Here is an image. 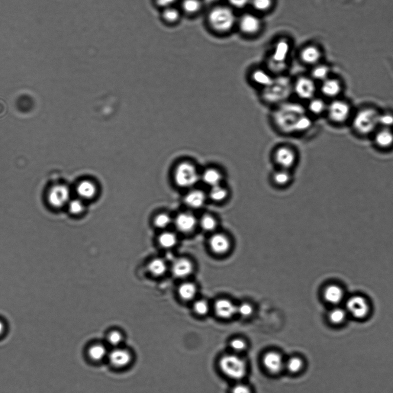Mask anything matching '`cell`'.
Wrapping results in <instances>:
<instances>
[{
	"label": "cell",
	"instance_id": "7402d4cb",
	"mask_svg": "<svg viewBox=\"0 0 393 393\" xmlns=\"http://www.w3.org/2000/svg\"><path fill=\"white\" fill-rule=\"evenodd\" d=\"M175 224L177 230L179 232L188 234L195 230L196 224V218L189 212H182L177 215Z\"/></svg>",
	"mask_w": 393,
	"mask_h": 393
},
{
	"label": "cell",
	"instance_id": "8992f818",
	"mask_svg": "<svg viewBox=\"0 0 393 393\" xmlns=\"http://www.w3.org/2000/svg\"><path fill=\"white\" fill-rule=\"evenodd\" d=\"M211 26L218 32H226L231 30L235 22L233 11L226 6H219L212 9L208 15Z\"/></svg>",
	"mask_w": 393,
	"mask_h": 393
},
{
	"label": "cell",
	"instance_id": "1f68e13d",
	"mask_svg": "<svg viewBox=\"0 0 393 393\" xmlns=\"http://www.w3.org/2000/svg\"><path fill=\"white\" fill-rule=\"evenodd\" d=\"M148 270L154 277L162 276L167 270L166 262L160 258H155L148 263Z\"/></svg>",
	"mask_w": 393,
	"mask_h": 393
},
{
	"label": "cell",
	"instance_id": "9c48e42d",
	"mask_svg": "<svg viewBox=\"0 0 393 393\" xmlns=\"http://www.w3.org/2000/svg\"><path fill=\"white\" fill-rule=\"evenodd\" d=\"M352 115V107L346 100L337 98L328 102L326 114L330 122L342 125L349 120Z\"/></svg>",
	"mask_w": 393,
	"mask_h": 393
},
{
	"label": "cell",
	"instance_id": "ee69618b",
	"mask_svg": "<svg viewBox=\"0 0 393 393\" xmlns=\"http://www.w3.org/2000/svg\"><path fill=\"white\" fill-rule=\"evenodd\" d=\"M193 310L196 314L200 315V316H204L208 313L209 305L205 300H198L196 301L193 305Z\"/></svg>",
	"mask_w": 393,
	"mask_h": 393
},
{
	"label": "cell",
	"instance_id": "7a4b0ae2",
	"mask_svg": "<svg viewBox=\"0 0 393 393\" xmlns=\"http://www.w3.org/2000/svg\"><path fill=\"white\" fill-rule=\"evenodd\" d=\"M260 101L270 109L293 98L292 82L288 77L278 76L271 85L259 92Z\"/></svg>",
	"mask_w": 393,
	"mask_h": 393
},
{
	"label": "cell",
	"instance_id": "7c38bea8",
	"mask_svg": "<svg viewBox=\"0 0 393 393\" xmlns=\"http://www.w3.org/2000/svg\"><path fill=\"white\" fill-rule=\"evenodd\" d=\"M270 184L277 188L283 189L291 186L295 180L293 171L273 168L269 175Z\"/></svg>",
	"mask_w": 393,
	"mask_h": 393
},
{
	"label": "cell",
	"instance_id": "ac0fdd59",
	"mask_svg": "<svg viewBox=\"0 0 393 393\" xmlns=\"http://www.w3.org/2000/svg\"><path fill=\"white\" fill-rule=\"evenodd\" d=\"M193 269L194 267L191 261L185 257L175 260L172 266L173 275L179 279L186 278L191 275Z\"/></svg>",
	"mask_w": 393,
	"mask_h": 393
},
{
	"label": "cell",
	"instance_id": "836d02e7",
	"mask_svg": "<svg viewBox=\"0 0 393 393\" xmlns=\"http://www.w3.org/2000/svg\"><path fill=\"white\" fill-rule=\"evenodd\" d=\"M157 241L159 245L163 249H170L176 245L178 238L172 232L166 231L159 235Z\"/></svg>",
	"mask_w": 393,
	"mask_h": 393
},
{
	"label": "cell",
	"instance_id": "7dc6e473",
	"mask_svg": "<svg viewBox=\"0 0 393 393\" xmlns=\"http://www.w3.org/2000/svg\"><path fill=\"white\" fill-rule=\"evenodd\" d=\"M253 306L248 303H243L237 306V314L243 317H249L253 314Z\"/></svg>",
	"mask_w": 393,
	"mask_h": 393
},
{
	"label": "cell",
	"instance_id": "4316f807",
	"mask_svg": "<svg viewBox=\"0 0 393 393\" xmlns=\"http://www.w3.org/2000/svg\"><path fill=\"white\" fill-rule=\"evenodd\" d=\"M262 25L260 19L252 14H246L241 17L240 21V27L241 31L246 34H254L259 31Z\"/></svg>",
	"mask_w": 393,
	"mask_h": 393
},
{
	"label": "cell",
	"instance_id": "f6af8a7d",
	"mask_svg": "<svg viewBox=\"0 0 393 393\" xmlns=\"http://www.w3.org/2000/svg\"><path fill=\"white\" fill-rule=\"evenodd\" d=\"M85 207L83 202L80 199H74L69 204V211L70 214L78 215L83 213Z\"/></svg>",
	"mask_w": 393,
	"mask_h": 393
},
{
	"label": "cell",
	"instance_id": "74e56055",
	"mask_svg": "<svg viewBox=\"0 0 393 393\" xmlns=\"http://www.w3.org/2000/svg\"><path fill=\"white\" fill-rule=\"evenodd\" d=\"M106 339H107L108 343L115 349V348L120 347L123 343L124 337L121 331L113 330L108 334Z\"/></svg>",
	"mask_w": 393,
	"mask_h": 393
},
{
	"label": "cell",
	"instance_id": "8d00e7d4",
	"mask_svg": "<svg viewBox=\"0 0 393 393\" xmlns=\"http://www.w3.org/2000/svg\"><path fill=\"white\" fill-rule=\"evenodd\" d=\"M200 0H183L182 4L183 10L188 14H195L201 8Z\"/></svg>",
	"mask_w": 393,
	"mask_h": 393
},
{
	"label": "cell",
	"instance_id": "d6986e66",
	"mask_svg": "<svg viewBox=\"0 0 393 393\" xmlns=\"http://www.w3.org/2000/svg\"><path fill=\"white\" fill-rule=\"evenodd\" d=\"M263 363L266 369L273 374L281 372L285 367V363L281 355L272 351L264 355Z\"/></svg>",
	"mask_w": 393,
	"mask_h": 393
},
{
	"label": "cell",
	"instance_id": "52a82bcc",
	"mask_svg": "<svg viewBox=\"0 0 393 393\" xmlns=\"http://www.w3.org/2000/svg\"><path fill=\"white\" fill-rule=\"evenodd\" d=\"M221 371L230 378L240 380L246 374L247 366L244 360L235 355H226L219 362Z\"/></svg>",
	"mask_w": 393,
	"mask_h": 393
},
{
	"label": "cell",
	"instance_id": "d4e9b609",
	"mask_svg": "<svg viewBox=\"0 0 393 393\" xmlns=\"http://www.w3.org/2000/svg\"><path fill=\"white\" fill-rule=\"evenodd\" d=\"M209 244L212 251L218 255L227 253L231 247L230 240L222 234L212 235L209 240Z\"/></svg>",
	"mask_w": 393,
	"mask_h": 393
},
{
	"label": "cell",
	"instance_id": "5bb4252c",
	"mask_svg": "<svg viewBox=\"0 0 393 393\" xmlns=\"http://www.w3.org/2000/svg\"><path fill=\"white\" fill-rule=\"evenodd\" d=\"M289 51V45L286 41H280L276 44L272 54V60L274 64H278L273 72L279 73L284 70L285 66L283 65L287 57Z\"/></svg>",
	"mask_w": 393,
	"mask_h": 393
},
{
	"label": "cell",
	"instance_id": "bcb514c9",
	"mask_svg": "<svg viewBox=\"0 0 393 393\" xmlns=\"http://www.w3.org/2000/svg\"><path fill=\"white\" fill-rule=\"evenodd\" d=\"M254 9L261 12L266 11L271 7L272 0H251Z\"/></svg>",
	"mask_w": 393,
	"mask_h": 393
},
{
	"label": "cell",
	"instance_id": "9a60e30c",
	"mask_svg": "<svg viewBox=\"0 0 393 393\" xmlns=\"http://www.w3.org/2000/svg\"><path fill=\"white\" fill-rule=\"evenodd\" d=\"M69 191L64 186H57L51 189L48 195V200L54 208H61L65 205L69 198Z\"/></svg>",
	"mask_w": 393,
	"mask_h": 393
},
{
	"label": "cell",
	"instance_id": "c3c4849f",
	"mask_svg": "<svg viewBox=\"0 0 393 393\" xmlns=\"http://www.w3.org/2000/svg\"><path fill=\"white\" fill-rule=\"evenodd\" d=\"M231 349L236 352H241L246 349L247 346L245 341L240 339H235L231 341Z\"/></svg>",
	"mask_w": 393,
	"mask_h": 393
},
{
	"label": "cell",
	"instance_id": "ab89813d",
	"mask_svg": "<svg viewBox=\"0 0 393 393\" xmlns=\"http://www.w3.org/2000/svg\"><path fill=\"white\" fill-rule=\"evenodd\" d=\"M172 223V217L168 214L161 213L156 216L153 219V224L157 228L164 229Z\"/></svg>",
	"mask_w": 393,
	"mask_h": 393
},
{
	"label": "cell",
	"instance_id": "e0dca14e",
	"mask_svg": "<svg viewBox=\"0 0 393 393\" xmlns=\"http://www.w3.org/2000/svg\"><path fill=\"white\" fill-rule=\"evenodd\" d=\"M305 104L308 114L314 119L326 114L328 102L322 96L317 95Z\"/></svg>",
	"mask_w": 393,
	"mask_h": 393
},
{
	"label": "cell",
	"instance_id": "6da1fadb",
	"mask_svg": "<svg viewBox=\"0 0 393 393\" xmlns=\"http://www.w3.org/2000/svg\"><path fill=\"white\" fill-rule=\"evenodd\" d=\"M306 113L305 104L292 99L270 109L269 121L277 133L285 137H295L296 126Z\"/></svg>",
	"mask_w": 393,
	"mask_h": 393
},
{
	"label": "cell",
	"instance_id": "7bdbcfd3",
	"mask_svg": "<svg viewBox=\"0 0 393 393\" xmlns=\"http://www.w3.org/2000/svg\"><path fill=\"white\" fill-rule=\"evenodd\" d=\"M328 70L327 67L324 66H319L312 70L311 73V78L314 80H320L323 82L328 79Z\"/></svg>",
	"mask_w": 393,
	"mask_h": 393
},
{
	"label": "cell",
	"instance_id": "277c9868",
	"mask_svg": "<svg viewBox=\"0 0 393 393\" xmlns=\"http://www.w3.org/2000/svg\"><path fill=\"white\" fill-rule=\"evenodd\" d=\"M379 113L373 108L367 107L359 109L352 118L353 130L361 136L373 134L379 128Z\"/></svg>",
	"mask_w": 393,
	"mask_h": 393
},
{
	"label": "cell",
	"instance_id": "f1b7e54d",
	"mask_svg": "<svg viewBox=\"0 0 393 393\" xmlns=\"http://www.w3.org/2000/svg\"><path fill=\"white\" fill-rule=\"evenodd\" d=\"M109 355L107 348L105 345L98 343L92 345L88 348L87 355L89 359L94 362H102Z\"/></svg>",
	"mask_w": 393,
	"mask_h": 393
},
{
	"label": "cell",
	"instance_id": "681fc988",
	"mask_svg": "<svg viewBox=\"0 0 393 393\" xmlns=\"http://www.w3.org/2000/svg\"><path fill=\"white\" fill-rule=\"evenodd\" d=\"M232 393H251V391L247 386L239 384L234 386Z\"/></svg>",
	"mask_w": 393,
	"mask_h": 393
},
{
	"label": "cell",
	"instance_id": "44dd1931",
	"mask_svg": "<svg viewBox=\"0 0 393 393\" xmlns=\"http://www.w3.org/2000/svg\"><path fill=\"white\" fill-rule=\"evenodd\" d=\"M274 78L270 73L262 69H256L251 73L250 79L251 85L259 92L272 83Z\"/></svg>",
	"mask_w": 393,
	"mask_h": 393
},
{
	"label": "cell",
	"instance_id": "484cf974",
	"mask_svg": "<svg viewBox=\"0 0 393 393\" xmlns=\"http://www.w3.org/2000/svg\"><path fill=\"white\" fill-rule=\"evenodd\" d=\"M214 308L216 314L223 319H230L237 314V306L228 299H219L216 302Z\"/></svg>",
	"mask_w": 393,
	"mask_h": 393
},
{
	"label": "cell",
	"instance_id": "f5cc1de1",
	"mask_svg": "<svg viewBox=\"0 0 393 393\" xmlns=\"http://www.w3.org/2000/svg\"><path fill=\"white\" fill-rule=\"evenodd\" d=\"M6 328L4 322L0 320V338L4 336L6 333Z\"/></svg>",
	"mask_w": 393,
	"mask_h": 393
},
{
	"label": "cell",
	"instance_id": "2e32d148",
	"mask_svg": "<svg viewBox=\"0 0 393 393\" xmlns=\"http://www.w3.org/2000/svg\"><path fill=\"white\" fill-rule=\"evenodd\" d=\"M342 91V86L339 80L333 79H327L322 82L318 92L321 93L322 97L331 100L339 98Z\"/></svg>",
	"mask_w": 393,
	"mask_h": 393
},
{
	"label": "cell",
	"instance_id": "60d3db41",
	"mask_svg": "<svg viewBox=\"0 0 393 393\" xmlns=\"http://www.w3.org/2000/svg\"><path fill=\"white\" fill-rule=\"evenodd\" d=\"M201 227L205 231H213L217 227V221L211 215L203 216L200 220Z\"/></svg>",
	"mask_w": 393,
	"mask_h": 393
},
{
	"label": "cell",
	"instance_id": "ba28073f",
	"mask_svg": "<svg viewBox=\"0 0 393 393\" xmlns=\"http://www.w3.org/2000/svg\"><path fill=\"white\" fill-rule=\"evenodd\" d=\"M293 98L305 103L318 95V88L311 77L301 76L292 82Z\"/></svg>",
	"mask_w": 393,
	"mask_h": 393
},
{
	"label": "cell",
	"instance_id": "816d5d0a",
	"mask_svg": "<svg viewBox=\"0 0 393 393\" xmlns=\"http://www.w3.org/2000/svg\"><path fill=\"white\" fill-rule=\"evenodd\" d=\"M227 1L235 7L240 8L245 6L250 0H227Z\"/></svg>",
	"mask_w": 393,
	"mask_h": 393
},
{
	"label": "cell",
	"instance_id": "ffe728a7",
	"mask_svg": "<svg viewBox=\"0 0 393 393\" xmlns=\"http://www.w3.org/2000/svg\"><path fill=\"white\" fill-rule=\"evenodd\" d=\"M373 134V141L380 149L388 150L393 147V129L379 128Z\"/></svg>",
	"mask_w": 393,
	"mask_h": 393
},
{
	"label": "cell",
	"instance_id": "3957f363",
	"mask_svg": "<svg viewBox=\"0 0 393 393\" xmlns=\"http://www.w3.org/2000/svg\"><path fill=\"white\" fill-rule=\"evenodd\" d=\"M273 168L294 172L300 160V153L294 145L283 143L276 145L270 154Z\"/></svg>",
	"mask_w": 393,
	"mask_h": 393
},
{
	"label": "cell",
	"instance_id": "f546056e",
	"mask_svg": "<svg viewBox=\"0 0 393 393\" xmlns=\"http://www.w3.org/2000/svg\"><path fill=\"white\" fill-rule=\"evenodd\" d=\"M77 192L82 198L90 199L96 196L97 188L95 183L90 180H84L77 186Z\"/></svg>",
	"mask_w": 393,
	"mask_h": 393
},
{
	"label": "cell",
	"instance_id": "4fadbf2b",
	"mask_svg": "<svg viewBox=\"0 0 393 393\" xmlns=\"http://www.w3.org/2000/svg\"><path fill=\"white\" fill-rule=\"evenodd\" d=\"M108 359L114 368L124 369L131 365L133 356L130 350L118 347L109 352Z\"/></svg>",
	"mask_w": 393,
	"mask_h": 393
},
{
	"label": "cell",
	"instance_id": "b9f144b4",
	"mask_svg": "<svg viewBox=\"0 0 393 393\" xmlns=\"http://www.w3.org/2000/svg\"><path fill=\"white\" fill-rule=\"evenodd\" d=\"M379 128L393 129V113L391 112H380L378 118Z\"/></svg>",
	"mask_w": 393,
	"mask_h": 393
},
{
	"label": "cell",
	"instance_id": "5b68a950",
	"mask_svg": "<svg viewBox=\"0 0 393 393\" xmlns=\"http://www.w3.org/2000/svg\"><path fill=\"white\" fill-rule=\"evenodd\" d=\"M201 170L194 163L186 161L176 167L175 180L182 188H193L200 181Z\"/></svg>",
	"mask_w": 393,
	"mask_h": 393
},
{
	"label": "cell",
	"instance_id": "8fae6325",
	"mask_svg": "<svg viewBox=\"0 0 393 393\" xmlns=\"http://www.w3.org/2000/svg\"><path fill=\"white\" fill-rule=\"evenodd\" d=\"M227 173L217 164H210L201 170L200 181L209 188L225 183Z\"/></svg>",
	"mask_w": 393,
	"mask_h": 393
},
{
	"label": "cell",
	"instance_id": "e575fe53",
	"mask_svg": "<svg viewBox=\"0 0 393 393\" xmlns=\"http://www.w3.org/2000/svg\"><path fill=\"white\" fill-rule=\"evenodd\" d=\"M301 57L305 63L312 64L317 63L320 59V53L316 47L308 46L302 51Z\"/></svg>",
	"mask_w": 393,
	"mask_h": 393
},
{
	"label": "cell",
	"instance_id": "f35d334b",
	"mask_svg": "<svg viewBox=\"0 0 393 393\" xmlns=\"http://www.w3.org/2000/svg\"><path fill=\"white\" fill-rule=\"evenodd\" d=\"M285 366L290 372L298 373L304 367V362L300 357H292L289 359L285 364Z\"/></svg>",
	"mask_w": 393,
	"mask_h": 393
},
{
	"label": "cell",
	"instance_id": "d590c367",
	"mask_svg": "<svg viewBox=\"0 0 393 393\" xmlns=\"http://www.w3.org/2000/svg\"><path fill=\"white\" fill-rule=\"evenodd\" d=\"M180 13L178 9L170 6L163 9L162 18L168 23H175L179 20Z\"/></svg>",
	"mask_w": 393,
	"mask_h": 393
},
{
	"label": "cell",
	"instance_id": "83f0119b",
	"mask_svg": "<svg viewBox=\"0 0 393 393\" xmlns=\"http://www.w3.org/2000/svg\"><path fill=\"white\" fill-rule=\"evenodd\" d=\"M209 189L208 197L215 202H223L226 200L230 196V189L225 183L211 187Z\"/></svg>",
	"mask_w": 393,
	"mask_h": 393
},
{
	"label": "cell",
	"instance_id": "4dcf8cb0",
	"mask_svg": "<svg viewBox=\"0 0 393 393\" xmlns=\"http://www.w3.org/2000/svg\"><path fill=\"white\" fill-rule=\"evenodd\" d=\"M349 316L346 308H343L339 306H334V308L328 312V318L331 324L334 326H339L346 322L347 317Z\"/></svg>",
	"mask_w": 393,
	"mask_h": 393
},
{
	"label": "cell",
	"instance_id": "30bf717a",
	"mask_svg": "<svg viewBox=\"0 0 393 393\" xmlns=\"http://www.w3.org/2000/svg\"><path fill=\"white\" fill-rule=\"evenodd\" d=\"M345 308L349 315L358 320L366 318L370 312L368 301L361 295L351 296L347 301Z\"/></svg>",
	"mask_w": 393,
	"mask_h": 393
},
{
	"label": "cell",
	"instance_id": "d6a6232c",
	"mask_svg": "<svg viewBox=\"0 0 393 393\" xmlns=\"http://www.w3.org/2000/svg\"><path fill=\"white\" fill-rule=\"evenodd\" d=\"M196 287L194 283L185 282L179 286L178 294L180 299L184 301H191L195 298Z\"/></svg>",
	"mask_w": 393,
	"mask_h": 393
},
{
	"label": "cell",
	"instance_id": "cb8c5ba5",
	"mask_svg": "<svg viewBox=\"0 0 393 393\" xmlns=\"http://www.w3.org/2000/svg\"><path fill=\"white\" fill-rule=\"evenodd\" d=\"M208 198L204 191L199 189H192L184 198L185 204L189 208L199 209L203 207Z\"/></svg>",
	"mask_w": 393,
	"mask_h": 393
},
{
	"label": "cell",
	"instance_id": "f907efd6",
	"mask_svg": "<svg viewBox=\"0 0 393 393\" xmlns=\"http://www.w3.org/2000/svg\"><path fill=\"white\" fill-rule=\"evenodd\" d=\"M157 5L163 9L173 6L176 0H155Z\"/></svg>",
	"mask_w": 393,
	"mask_h": 393
},
{
	"label": "cell",
	"instance_id": "603a6c76",
	"mask_svg": "<svg viewBox=\"0 0 393 393\" xmlns=\"http://www.w3.org/2000/svg\"><path fill=\"white\" fill-rule=\"evenodd\" d=\"M344 291L341 286L337 284H329L325 287L323 292L324 299L328 304L338 306L344 299Z\"/></svg>",
	"mask_w": 393,
	"mask_h": 393
}]
</instances>
